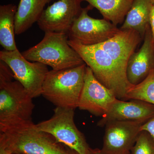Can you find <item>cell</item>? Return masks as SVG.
Instances as JSON below:
<instances>
[{
	"label": "cell",
	"instance_id": "1",
	"mask_svg": "<svg viewBox=\"0 0 154 154\" xmlns=\"http://www.w3.org/2000/svg\"><path fill=\"white\" fill-rule=\"evenodd\" d=\"M0 146L12 154H68V148L32 121L0 128Z\"/></svg>",
	"mask_w": 154,
	"mask_h": 154
},
{
	"label": "cell",
	"instance_id": "2",
	"mask_svg": "<svg viewBox=\"0 0 154 154\" xmlns=\"http://www.w3.org/2000/svg\"><path fill=\"white\" fill-rule=\"evenodd\" d=\"M68 43L92 70L98 81L113 91L116 98L125 100L132 87L127 76L126 69L98 45L87 46L69 39Z\"/></svg>",
	"mask_w": 154,
	"mask_h": 154
},
{
	"label": "cell",
	"instance_id": "3",
	"mask_svg": "<svg viewBox=\"0 0 154 154\" xmlns=\"http://www.w3.org/2000/svg\"><path fill=\"white\" fill-rule=\"evenodd\" d=\"M9 67L0 63V128L31 121L35 105Z\"/></svg>",
	"mask_w": 154,
	"mask_h": 154
},
{
	"label": "cell",
	"instance_id": "4",
	"mask_svg": "<svg viewBox=\"0 0 154 154\" xmlns=\"http://www.w3.org/2000/svg\"><path fill=\"white\" fill-rule=\"evenodd\" d=\"M85 63L60 70L49 71L42 95L56 107L75 109L84 85Z\"/></svg>",
	"mask_w": 154,
	"mask_h": 154
},
{
	"label": "cell",
	"instance_id": "5",
	"mask_svg": "<svg viewBox=\"0 0 154 154\" xmlns=\"http://www.w3.org/2000/svg\"><path fill=\"white\" fill-rule=\"evenodd\" d=\"M45 33L44 38L41 42L22 53L26 59L44 64L56 71L85 63L79 54L69 45L67 34Z\"/></svg>",
	"mask_w": 154,
	"mask_h": 154
},
{
	"label": "cell",
	"instance_id": "6",
	"mask_svg": "<svg viewBox=\"0 0 154 154\" xmlns=\"http://www.w3.org/2000/svg\"><path fill=\"white\" fill-rule=\"evenodd\" d=\"M53 115L36 124L38 129L52 136L62 144L79 154H91L85 135L77 128L74 121L75 109L56 107Z\"/></svg>",
	"mask_w": 154,
	"mask_h": 154
},
{
	"label": "cell",
	"instance_id": "7",
	"mask_svg": "<svg viewBox=\"0 0 154 154\" xmlns=\"http://www.w3.org/2000/svg\"><path fill=\"white\" fill-rule=\"evenodd\" d=\"M0 60L11 69L14 79L22 84L32 98L42 95V85L49 72L47 65L38 62H31L18 49L1 51Z\"/></svg>",
	"mask_w": 154,
	"mask_h": 154
},
{
	"label": "cell",
	"instance_id": "8",
	"mask_svg": "<svg viewBox=\"0 0 154 154\" xmlns=\"http://www.w3.org/2000/svg\"><path fill=\"white\" fill-rule=\"evenodd\" d=\"M93 8L90 5L83 8L68 33L69 40L94 46L109 40L120 31V28L110 21L90 17L88 12Z\"/></svg>",
	"mask_w": 154,
	"mask_h": 154
},
{
	"label": "cell",
	"instance_id": "9",
	"mask_svg": "<svg viewBox=\"0 0 154 154\" xmlns=\"http://www.w3.org/2000/svg\"><path fill=\"white\" fill-rule=\"evenodd\" d=\"M117 99L113 91L100 83L91 69L87 66L78 108L96 116L102 117Z\"/></svg>",
	"mask_w": 154,
	"mask_h": 154
},
{
	"label": "cell",
	"instance_id": "10",
	"mask_svg": "<svg viewBox=\"0 0 154 154\" xmlns=\"http://www.w3.org/2000/svg\"><path fill=\"white\" fill-rule=\"evenodd\" d=\"M83 0H58L45 9L37 24L41 30L68 34L81 14Z\"/></svg>",
	"mask_w": 154,
	"mask_h": 154
},
{
	"label": "cell",
	"instance_id": "11",
	"mask_svg": "<svg viewBox=\"0 0 154 154\" xmlns=\"http://www.w3.org/2000/svg\"><path fill=\"white\" fill-rule=\"evenodd\" d=\"M144 123L129 121L108 122L105 125L101 152L104 154H130Z\"/></svg>",
	"mask_w": 154,
	"mask_h": 154
},
{
	"label": "cell",
	"instance_id": "12",
	"mask_svg": "<svg viewBox=\"0 0 154 154\" xmlns=\"http://www.w3.org/2000/svg\"><path fill=\"white\" fill-rule=\"evenodd\" d=\"M154 116V105L139 100L130 101L117 99L97 125L103 127L113 121L140 122L145 123Z\"/></svg>",
	"mask_w": 154,
	"mask_h": 154
},
{
	"label": "cell",
	"instance_id": "13",
	"mask_svg": "<svg viewBox=\"0 0 154 154\" xmlns=\"http://www.w3.org/2000/svg\"><path fill=\"white\" fill-rule=\"evenodd\" d=\"M143 38L140 49L133 54L127 65V76L132 85L143 82L154 69V44L150 25Z\"/></svg>",
	"mask_w": 154,
	"mask_h": 154
},
{
	"label": "cell",
	"instance_id": "14",
	"mask_svg": "<svg viewBox=\"0 0 154 154\" xmlns=\"http://www.w3.org/2000/svg\"><path fill=\"white\" fill-rule=\"evenodd\" d=\"M142 38L140 34L135 30H121L112 38L97 45L126 69L129 58Z\"/></svg>",
	"mask_w": 154,
	"mask_h": 154
},
{
	"label": "cell",
	"instance_id": "15",
	"mask_svg": "<svg viewBox=\"0 0 154 154\" xmlns=\"http://www.w3.org/2000/svg\"><path fill=\"white\" fill-rule=\"evenodd\" d=\"M52 0H20L15 17V34L27 31L41 17L45 5Z\"/></svg>",
	"mask_w": 154,
	"mask_h": 154
},
{
	"label": "cell",
	"instance_id": "16",
	"mask_svg": "<svg viewBox=\"0 0 154 154\" xmlns=\"http://www.w3.org/2000/svg\"><path fill=\"white\" fill-rule=\"evenodd\" d=\"M153 2V0H134L120 29H132L138 32L143 38L149 25Z\"/></svg>",
	"mask_w": 154,
	"mask_h": 154
},
{
	"label": "cell",
	"instance_id": "17",
	"mask_svg": "<svg viewBox=\"0 0 154 154\" xmlns=\"http://www.w3.org/2000/svg\"><path fill=\"white\" fill-rule=\"evenodd\" d=\"M134 0H83L100 12L103 19L117 26L124 22Z\"/></svg>",
	"mask_w": 154,
	"mask_h": 154
},
{
	"label": "cell",
	"instance_id": "18",
	"mask_svg": "<svg viewBox=\"0 0 154 154\" xmlns=\"http://www.w3.org/2000/svg\"><path fill=\"white\" fill-rule=\"evenodd\" d=\"M17 10V6L13 4L0 6V44L8 51L18 49L15 40Z\"/></svg>",
	"mask_w": 154,
	"mask_h": 154
},
{
	"label": "cell",
	"instance_id": "19",
	"mask_svg": "<svg viewBox=\"0 0 154 154\" xmlns=\"http://www.w3.org/2000/svg\"><path fill=\"white\" fill-rule=\"evenodd\" d=\"M139 100L154 105V69L141 82L133 85L128 91L125 101Z\"/></svg>",
	"mask_w": 154,
	"mask_h": 154
},
{
	"label": "cell",
	"instance_id": "20",
	"mask_svg": "<svg viewBox=\"0 0 154 154\" xmlns=\"http://www.w3.org/2000/svg\"><path fill=\"white\" fill-rule=\"evenodd\" d=\"M130 154H154V139L147 131H141Z\"/></svg>",
	"mask_w": 154,
	"mask_h": 154
},
{
	"label": "cell",
	"instance_id": "21",
	"mask_svg": "<svg viewBox=\"0 0 154 154\" xmlns=\"http://www.w3.org/2000/svg\"><path fill=\"white\" fill-rule=\"evenodd\" d=\"M140 131H147L154 139V116L140 127Z\"/></svg>",
	"mask_w": 154,
	"mask_h": 154
},
{
	"label": "cell",
	"instance_id": "22",
	"mask_svg": "<svg viewBox=\"0 0 154 154\" xmlns=\"http://www.w3.org/2000/svg\"><path fill=\"white\" fill-rule=\"evenodd\" d=\"M149 25L151 30L153 41L154 44V8L153 5L150 17Z\"/></svg>",
	"mask_w": 154,
	"mask_h": 154
},
{
	"label": "cell",
	"instance_id": "23",
	"mask_svg": "<svg viewBox=\"0 0 154 154\" xmlns=\"http://www.w3.org/2000/svg\"><path fill=\"white\" fill-rule=\"evenodd\" d=\"M0 154H12L10 151L2 146H0Z\"/></svg>",
	"mask_w": 154,
	"mask_h": 154
},
{
	"label": "cell",
	"instance_id": "24",
	"mask_svg": "<svg viewBox=\"0 0 154 154\" xmlns=\"http://www.w3.org/2000/svg\"><path fill=\"white\" fill-rule=\"evenodd\" d=\"M91 154H104L99 149H91Z\"/></svg>",
	"mask_w": 154,
	"mask_h": 154
},
{
	"label": "cell",
	"instance_id": "25",
	"mask_svg": "<svg viewBox=\"0 0 154 154\" xmlns=\"http://www.w3.org/2000/svg\"><path fill=\"white\" fill-rule=\"evenodd\" d=\"M68 148V154H79L75 151L74 150L69 148Z\"/></svg>",
	"mask_w": 154,
	"mask_h": 154
},
{
	"label": "cell",
	"instance_id": "26",
	"mask_svg": "<svg viewBox=\"0 0 154 154\" xmlns=\"http://www.w3.org/2000/svg\"><path fill=\"white\" fill-rule=\"evenodd\" d=\"M153 7L154 8V0H153Z\"/></svg>",
	"mask_w": 154,
	"mask_h": 154
}]
</instances>
